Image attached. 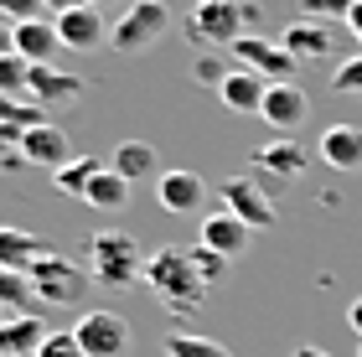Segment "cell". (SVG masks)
Here are the masks:
<instances>
[{
  "label": "cell",
  "mask_w": 362,
  "mask_h": 357,
  "mask_svg": "<svg viewBox=\"0 0 362 357\" xmlns=\"http://www.w3.org/2000/svg\"><path fill=\"white\" fill-rule=\"evenodd\" d=\"M145 285H151V295L166 305L171 316H192L207 295V280L197 274L192 249H176V243H166V249H156L145 259Z\"/></svg>",
  "instance_id": "6da1fadb"
},
{
  "label": "cell",
  "mask_w": 362,
  "mask_h": 357,
  "mask_svg": "<svg viewBox=\"0 0 362 357\" xmlns=\"http://www.w3.org/2000/svg\"><path fill=\"white\" fill-rule=\"evenodd\" d=\"M88 274L104 290H129L145 274V259H140V243L119 233V228H104L88 238Z\"/></svg>",
  "instance_id": "7a4b0ae2"
},
{
  "label": "cell",
  "mask_w": 362,
  "mask_h": 357,
  "mask_svg": "<svg viewBox=\"0 0 362 357\" xmlns=\"http://www.w3.org/2000/svg\"><path fill=\"white\" fill-rule=\"evenodd\" d=\"M254 6H243V0H197L192 16H187V31H192V42H202V47H233L243 31H249L254 21Z\"/></svg>",
  "instance_id": "3957f363"
},
{
  "label": "cell",
  "mask_w": 362,
  "mask_h": 357,
  "mask_svg": "<svg viewBox=\"0 0 362 357\" xmlns=\"http://www.w3.org/2000/svg\"><path fill=\"white\" fill-rule=\"evenodd\" d=\"M166 26H171V6H166V0H135V6L109 26V47L124 52V57L151 52V47L166 37Z\"/></svg>",
  "instance_id": "277c9868"
},
{
  "label": "cell",
  "mask_w": 362,
  "mask_h": 357,
  "mask_svg": "<svg viewBox=\"0 0 362 357\" xmlns=\"http://www.w3.org/2000/svg\"><path fill=\"white\" fill-rule=\"evenodd\" d=\"M73 342L83 357H124L129 352V321L119 311H83L73 321Z\"/></svg>",
  "instance_id": "5b68a950"
},
{
  "label": "cell",
  "mask_w": 362,
  "mask_h": 357,
  "mask_svg": "<svg viewBox=\"0 0 362 357\" xmlns=\"http://www.w3.org/2000/svg\"><path fill=\"white\" fill-rule=\"evenodd\" d=\"M228 52L238 57V68L269 78V83H295V57L279 47V37H254V31H243Z\"/></svg>",
  "instance_id": "8992f818"
},
{
  "label": "cell",
  "mask_w": 362,
  "mask_h": 357,
  "mask_svg": "<svg viewBox=\"0 0 362 357\" xmlns=\"http://www.w3.org/2000/svg\"><path fill=\"white\" fill-rule=\"evenodd\" d=\"M31 290H37L42 305H78L83 300V269L57 259V254H47V259L31 264Z\"/></svg>",
  "instance_id": "52a82bcc"
},
{
  "label": "cell",
  "mask_w": 362,
  "mask_h": 357,
  "mask_svg": "<svg viewBox=\"0 0 362 357\" xmlns=\"http://www.w3.org/2000/svg\"><path fill=\"white\" fill-rule=\"evenodd\" d=\"M218 197H223L228 213L243 218L254 233H264V228H274V223H279V207H274V202H269L254 182H249V176H228V182L218 187Z\"/></svg>",
  "instance_id": "ba28073f"
},
{
  "label": "cell",
  "mask_w": 362,
  "mask_h": 357,
  "mask_svg": "<svg viewBox=\"0 0 362 357\" xmlns=\"http://www.w3.org/2000/svg\"><path fill=\"white\" fill-rule=\"evenodd\" d=\"M305 115H310V99H305V88L300 83H269V99H264V109H259V119H264L269 129H279V135H295V129L305 124Z\"/></svg>",
  "instance_id": "9c48e42d"
},
{
  "label": "cell",
  "mask_w": 362,
  "mask_h": 357,
  "mask_svg": "<svg viewBox=\"0 0 362 357\" xmlns=\"http://www.w3.org/2000/svg\"><path fill=\"white\" fill-rule=\"evenodd\" d=\"M156 202L166 207V213H197V207L207 202V182L197 171H181V166H171V171H160L156 176Z\"/></svg>",
  "instance_id": "30bf717a"
},
{
  "label": "cell",
  "mask_w": 362,
  "mask_h": 357,
  "mask_svg": "<svg viewBox=\"0 0 362 357\" xmlns=\"http://www.w3.org/2000/svg\"><path fill=\"white\" fill-rule=\"evenodd\" d=\"M52 26H57L62 47H73V52H93V47H104V42H109V26H104V16H98L93 6H73V11H62V16H52Z\"/></svg>",
  "instance_id": "8fae6325"
},
{
  "label": "cell",
  "mask_w": 362,
  "mask_h": 357,
  "mask_svg": "<svg viewBox=\"0 0 362 357\" xmlns=\"http://www.w3.org/2000/svg\"><path fill=\"white\" fill-rule=\"evenodd\" d=\"M279 47H285V52L295 57V62H326L337 52V42H332V26L326 21H290L285 31H279Z\"/></svg>",
  "instance_id": "7c38bea8"
},
{
  "label": "cell",
  "mask_w": 362,
  "mask_h": 357,
  "mask_svg": "<svg viewBox=\"0 0 362 357\" xmlns=\"http://www.w3.org/2000/svg\"><path fill=\"white\" fill-rule=\"evenodd\" d=\"M249 238H254V228H249L243 218H233L228 207L207 213V218H202V228H197V243H202V249H218L223 259L243 254V249H249Z\"/></svg>",
  "instance_id": "4fadbf2b"
},
{
  "label": "cell",
  "mask_w": 362,
  "mask_h": 357,
  "mask_svg": "<svg viewBox=\"0 0 362 357\" xmlns=\"http://www.w3.org/2000/svg\"><path fill=\"white\" fill-rule=\"evenodd\" d=\"M21 160H26V166L62 171V166L73 160L68 129H62V124H37V129H26V140H21Z\"/></svg>",
  "instance_id": "5bb4252c"
},
{
  "label": "cell",
  "mask_w": 362,
  "mask_h": 357,
  "mask_svg": "<svg viewBox=\"0 0 362 357\" xmlns=\"http://www.w3.org/2000/svg\"><path fill=\"white\" fill-rule=\"evenodd\" d=\"M78 93H83V78L78 73H62V68H31V93L26 99L37 104V109H62V104H73Z\"/></svg>",
  "instance_id": "9a60e30c"
},
{
  "label": "cell",
  "mask_w": 362,
  "mask_h": 357,
  "mask_svg": "<svg viewBox=\"0 0 362 357\" xmlns=\"http://www.w3.org/2000/svg\"><path fill=\"white\" fill-rule=\"evenodd\" d=\"M316 151L332 171H362V124H326Z\"/></svg>",
  "instance_id": "2e32d148"
},
{
  "label": "cell",
  "mask_w": 362,
  "mask_h": 357,
  "mask_svg": "<svg viewBox=\"0 0 362 357\" xmlns=\"http://www.w3.org/2000/svg\"><path fill=\"white\" fill-rule=\"evenodd\" d=\"M47 321L42 316H6L0 321V357H37L42 352V342H47Z\"/></svg>",
  "instance_id": "e0dca14e"
},
{
  "label": "cell",
  "mask_w": 362,
  "mask_h": 357,
  "mask_svg": "<svg viewBox=\"0 0 362 357\" xmlns=\"http://www.w3.org/2000/svg\"><path fill=\"white\" fill-rule=\"evenodd\" d=\"M223 104L233 109V115H259L264 109V99H269V78H259V73H249V68H233L223 78Z\"/></svg>",
  "instance_id": "ac0fdd59"
},
{
  "label": "cell",
  "mask_w": 362,
  "mask_h": 357,
  "mask_svg": "<svg viewBox=\"0 0 362 357\" xmlns=\"http://www.w3.org/2000/svg\"><path fill=\"white\" fill-rule=\"evenodd\" d=\"M254 166L264 171V176H274V182H300V171H305V151L295 140H269V145H259L254 151Z\"/></svg>",
  "instance_id": "d6986e66"
},
{
  "label": "cell",
  "mask_w": 362,
  "mask_h": 357,
  "mask_svg": "<svg viewBox=\"0 0 362 357\" xmlns=\"http://www.w3.org/2000/svg\"><path fill=\"white\" fill-rule=\"evenodd\" d=\"M109 166L135 187V182H156L160 176V156H156V145H145V140H119V151L109 156Z\"/></svg>",
  "instance_id": "ffe728a7"
},
{
  "label": "cell",
  "mask_w": 362,
  "mask_h": 357,
  "mask_svg": "<svg viewBox=\"0 0 362 357\" xmlns=\"http://www.w3.org/2000/svg\"><path fill=\"white\" fill-rule=\"evenodd\" d=\"M57 47H62V37H57V26L47 21V16H42V21H21V26H16V52H21L31 68H47V62L57 57Z\"/></svg>",
  "instance_id": "44dd1931"
},
{
  "label": "cell",
  "mask_w": 362,
  "mask_h": 357,
  "mask_svg": "<svg viewBox=\"0 0 362 357\" xmlns=\"http://www.w3.org/2000/svg\"><path fill=\"white\" fill-rule=\"evenodd\" d=\"M47 254H52L47 238L26 233V228H0V264H6V269H26L31 274V264L47 259Z\"/></svg>",
  "instance_id": "7402d4cb"
},
{
  "label": "cell",
  "mask_w": 362,
  "mask_h": 357,
  "mask_svg": "<svg viewBox=\"0 0 362 357\" xmlns=\"http://www.w3.org/2000/svg\"><path fill=\"white\" fill-rule=\"evenodd\" d=\"M93 213H119V207H129V182L114 166H104L93 176V187H88V197H83Z\"/></svg>",
  "instance_id": "603a6c76"
},
{
  "label": "cell",
  "mask_w": 362,
  "mask_h": 357,
  "mask_svg": "<svg viewBox=\"0 0 362 357\" xmlns=\"http://www.w3.org/2000/svg\"><path fill=\"white\" fill-rule=\"evenodd\" d=\"M109 160H98V156H73L62 171H52V187L57 192H68V197H88V187H93V176L104 171Z\"/></svg>",
  "instance_id": "cb8c5ba5"
},
{
  "label": "cell",
  "mask_w": 362,
  "mask_h": 357,
  "mask_svg": "<svg viewBox=\"0 0 362 357\" xmlns=\"http://www.w3.org/2000/svg\"><path fill=\"white\" fill-rule=\"evenodd\" d=\"M37 300V290H31V274L26 269H6L0 264V305H6L11 316H26V305Z\"/></svg>",
  "instance_id": "d4e9b609"
},
{
  "label": "cell",
  "mask_w": 362,
  "mask_h": 357,
  "mask_svg": "<svg viewBox=\"0 0 362 357\" xmlns=\"http://www.w3.org/2000/svg\"><path fill=\"white\" fill-rule=\"evenodd\" d=\"M166 357H233L223 342L212 336H197V332H171L166 336Z\"/></svg>",
  "instance_id": "484cf974"
},
{
  "label": "cell",
  "mask_w": 362,
  "mask_h": 357,
  "mask_svg": "<svg viewBox=\"0 0 362 357\" xmlns=\"http://www.w3.org/2000/svg\"><path fill=\"white\" fill-rule=\"evenodd\" d=\"M21 93H31V62L21 52L0 57V99H21Z\"/></svg>",
  "instance_id": "4316f807"
},
{
  "label": "cell",
  "mask_w": 362,
  "mask_h": 357,
  "mask_svg": "<svg viewBox=\"0 0 362 357\" xmlns=\"http://www.w3.org/2000/svg\"><path fill=\"white\" fill-rule=\"evenodd\" d=\"M352 6H357V0H300V16H305V21H332V16L347 21Z\"/></svg>",
  "instance_id": "83f0119b"
},
{
  "label": "cell",
  "mask_w": 362,
  "mask_h": 357,
  "mask_svg": "<svg viewBox=\"0 0 362 357\" xmlns=\"http://www.w3.org/2000/svg\"><path fill=\"white\" fill-rule=\"evenodd\" d=\"M332 88H337V93H347V99H362V52H357V57H347V62L337 68Z\"/></svg>",
  "instance_id": "f1b7e54d"
},
{
  "label": "cell",
  "mask_w": 362,
  "mask_h": 357,
  "mask_svg": "<svg viewBox=\"0 0 362 357\" xmlns=\"http://www.w3.org/2000/svg\"><path fill=\"white\" fill-rule=\"evenodd\" d=\"M42 11H47V0H0V21H11V26L42 21Z\"/></svg>",
  "instance_id": "f546056e"
},
{
  "label": "cell",
  "mask_w": 362,
  "mask_h": 357,
  "mask_svg": "<svg viewBox=\"0 0 362 357\" xmlns=\"http://www.w3.org/2000/svg\"><path fill=\"white\" fill-rule=\"evenodd\" d=\"M192 264H197V274H202L207 285H212V280H223V274H228V259H223L218 249H202V243L192 249Z\"/></svg>",
  "instance_id": "4dcf8cb0"
},
{
  "label": "cell",
  "mask_w": 362,
  "mask_h": 357,
  "mask_svg": "<svg viewBox=\"0 0 362 357\" xmlns=\"http://www.w3.org/2000/svg\"><path fill=\"white\" fill-rule=\"evenodd\" d=\"M37 357H83V347L73 342V332H52V336L42 342V352H37Z\"/></svg>",
  "instance_id": "1f68e13d"
},
{
  "label": "cell",
  "mask_w": 362,
  "mask_h": 357,
  "mask_svg": "<svg viewBox=\"0 0 362 357\" xmlns=\"http://www.w3.org/2000/svg\"><path fill=\"white\" fill-rule=\"evenodd\" d=\"M228 73H233V68H223L218 57H197V62H192V78H197V83H218V88H223Z\"/></svg>",
  "instance_id": "d6a6232c"
},
{
  "label": "cell",
  "mask_w": 362,
  "mask_h": 357,
  "mask_svg": "<svg viewBox=\"0 0 362 357\" xmlns=\"http://www.w3.org/2000/svg\"><path fill=\"white\" fill-rule=\"evenodd\" d=\"M11 52H16V26L0 21V57H11Z\"/></svg>",
  "instance_id": "836d02e7"
},
{
  "label": "cell",
  "mask_w": 362,
  "mask_h": 357,
  "mask_svg": "<svg viewBox=\"0 0 362 357\" xmlns=\"http://www.w3.org/2000/svg\"><path fill=\"white\" fill-rule=\"evenodd\" d=\"M347 26H352V37H362V0H357V6L347 11Z\"/></svg>",
  "instance_id": "e575fe53"
},
{
  "label": "cell",
  "mask_w": 362,
  "mask_h": 357,
  "mask_svg": "<svg viewBox=\"0 0 362 357\" xmlns=\"http://www.w3.org/2000/svg\"><path fill=\"white\" fill-rule=\"evenodd\" d=\"M347 321H352V332L362 336V300H352V305H347Z\"/></svg>",
  "instance_id": "d590c367"
},
{
  "label": "cell",
  "mask_w": 362,
  "mask_h": 357,
  "mask_svg": "<svg viewBox=\"0 0 362 357\" xmlns=\"http://www.w3.org/2000/svg\"><path fill=\"white\" fill-rule=\"evenodd\" d=\"M73 6H83V0H47V11H57V16H62V11H73Z\"/></svg>",
  "instance_id": "8d00e7d4"
},
{
  "label": "cell",
  "mask_w": 362,
  "mask_h": 357,
  "mask_svg": "<svg viewBox=\"0 0 362 357\" xmlns=\"http://www.w3.org/2000/svg\"><path fill=\"white\" fill-rule=\"evenodd\" d=\"M295 357H332V352H321V347H300Z\"/></svg>",
  "instance_id": "74e56055"
},
{
  "label": "cell",
  "mask_w": 362,
  "mask_h": 357,
  "mask_svg": "<svg viewBox=\"0 0 362 357\" xmlns=\"http://www.w3.org/2000/svg\"><path fill=\"white\" fill-rule=\"evenodd\" d=\"M83 6H93V11H98V6H109V0H83Z\"/></svg>",
  "instance_id": "f35d334b"
},
{
  "label": "cell",
  "mask_w": 362,
  "mask_h": 357,
  "mask_svg": "<svg viewBox=\"0 0 362 357\" xmlns=\"http://www.w3.org/2000/svg\"><path fill=\"white\" fill-rule=\"evenodd\" d=\"M0 321H6V305H0Z\"/></svg>",
  "instance_id": "ab89813d"
},
{
  "label": "cell",
  "mask_w": 362,
  "mask_h": 357,
  "mask_svg": "<svg viewBox=\"0 0 362 357\" xmlns=\"http://www.w3.org/2000/svg\"><path fill=\"white\" fill-rule=\"evenodd\" d=\"M357 357H362V347H357Z\"/></svg>",
  "instance_id": "60d3db41"
},
{
  "label": "cell",
  "mask_w": 362,
  "mask_h": 357,
  "mask_svg": "<svg viewBox=\"0 0 362 357\" xmlns=\"http://www.w3.org/2000/svg\"><path fill=\"white\" fill-rule=\"evenodd\" d=\"M357 42H362V37H357Z\"/></svg>",
  "instance_id": "b9f144b4"
}]
</instances>
